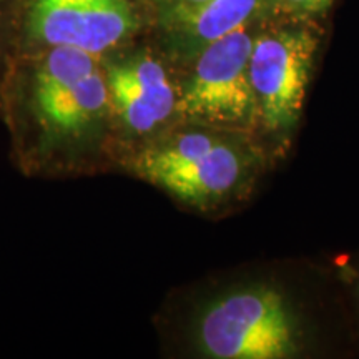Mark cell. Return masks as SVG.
Instances as JSON below:
<instances>
[{
	"label": "cell",
	"mask_w": 359,
	"mask_h": 359,
	"mask_svg": "<svg viewBox=\"0 0 359 359\" xmlns=\"http://www.w3.org/2000/svg\"><path fill=\"white\" fill-rule=\"evenodd\" d=\"M0 120L27 178L79 180L115 170L116 142L102 58L40 47L11 65Z\"/></svg>",
	"instance_id": "1"
},
{
	"label": "cell",
	"mask_w": 359,
	"mask_h": 359,
	"mask_svg": "<svg viewBox=\"0 0 359 359\" xmlns=\"http://www.w3.org/2000/svg\"><path fill=\"white\" fill-rule=\"evenodd\" d=\"M250 167L248 150L226 127L188 120L128 148L116 160V170L198 212L226 203L240 191Z\"/></svg>",
	"instance_id": "2"
},
{
	"label": "cell",
	"mask_w": 359,
	"mask_h": 359,
	"mask_svg": "<svg viewBox=\"0 0 359 359\" xmlns=\"http://www.w3.org/2000/svg\"><path fill=\"white\" fill-rule=\"evenodd\" d=\"M191 353L210 359H285L298 327L285 296L269 286L222 291L193 306L183 326Z\"/></svg>",
	"instance_id": "3"
},
{
	"label": "cell",
	"mask_w": 359,
	"mask_h": 359,
	"mask_svg": "<svg viewBox=\"0 0 359 359\" xmlns=\"http://www.w3.org/2000/svg\"><path fill=\"white\" fill-rule=\"evenodd\" d=\"M102 67L109 92L116 160L125 150L180 122V83L154 53L116 50L102 58Z\"/></svg>",
	"instance_id": "4"
},
{
	"label": "cell",
	"mask_w": 359,
	"mask_h": 359,
	"mask_svg": "<svg viewBox=\"0 0 359 359\" xmlns=\"http://www.w3.org/2000/svg\"><path fill=\"white\" fill-rule=\"evenodd\" d=\"M253 42L245 25L196 53L190 75L180 83V120L230 127L257 115L250 79Z\"/></svg>",
	"instance_id": "5"
},
{
	"label": "cell",
	"mask_w": 359,
	"mask_h": 359,
	"mask_svg": "<svg viewBox=\"0 0 359 359\" xmlns=\"http://www.w3.org/2000/svg\"><path fill=\"white\" fill-rule=\"evenodd\" d=\"M130 0H27L22 30L34 48L72 47L103 58L137 34Z\"/></svg>",
	"instance_id": "6"
},
{
	"label": "cell",
	"mask_w": 359,
	"mask_h": 359,
	"mask_svg": "<svg viewBox=\"0 0 359 359\" xmlns=\"http://www.w3.org/2000/svg\"><path fill=\"white\" fill-rule=\"evenodd\" d=\"M318 40L306 29L278 30L255 39L250 79L257 114L273 132L291 130L302 115Z\"/></svg>",
	"instance_id": "7"
},
{
	"label": "cell",
	"mask_w": 359,
	"mask_h": 359,
	"mask_svg": "<svg viewBox=\"0 0 359 359\" xmlns=\"http://www.w3.org/2000/svg\"><path fill=\"white\" fill-rule=\"evenodd\" d=\"M263 0H203L195 6L172 7L167 13L170 32L198 53L205 45L248 24Z\"/></svg>",
	"instance_id": "8"
},
{
	"label": "cell",
	"mask_w": 359,
	"mask_h": 359,
	"mask_svg": "<svg viewBox=\"0 0 359 359\" xmlns=\"http://www.w3.org/2000/svg\"><path fill=\"white\" fill-rule=\"evenodd\" d=\"M7 0H0V100H2V88L6 82L7 72L11 64L7 62L6 47H7Z\"/></svg>",
	"instance_id": "9"
},
{
	"label": "cell",
	"mask_w": 359,
	"mask_h": 359,
	"mask_svg": "<svg viewBox=\"0 0 359 359\" xmlns=\"http://www.w3.org/2000/svg\"><path fill=\"white\" fill-rule=\"evenodd\" d=\"M283 7L298 13H318L326 11L333 0H278Z\"/></svg>",
	"instance_id": "10"
},
{
	"label": "cell",
	"mask_w": 359,
	"mask_h": 359,
	"mask_svg": "<svg viewBox=\"0 0 359 359\" xmlns=\"http://www.w3.org/2000/svg\"><path fill=\"white\" fill-rule=\"evenodd\" d=\"M173 6L172 7H178V6H195V4L203 2V0H172Z\"/></svg>",
	"instance_id": "11"
}]
</instances>
